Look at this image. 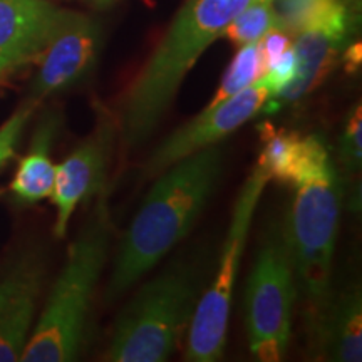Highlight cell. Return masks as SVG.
<instances>
[{"label": "cell", "mask_w": 362, "mask_h": 362, "mask_svg": "<svg viewBox=\"0 0 362 362\" xmlns=\"http://www.w3.org/2000/svg\"><path fill=\"white\" fill-rule=\"evenodd\" d=\"M292 35L284 30L282 27H275L270 33H267L257 45H259V59H260V71L262 76L269 69V66L275 59H279L287 49L292 47ZM260 76V78H262Z\"/></svg>", "instance_id": "obj_23"}, {"label": "cell", "mask_w": 362, "mask_h": 362, "mask_svg": "<svg viewBox=\"0 0 362 362\" xmlns=\"http://www.w3.org/2000/svg\"><path fill=\"white\" fill-rule=\"evenodd\" d=\"M221 170L223 149L214 144L158 175L117 245L106 304L123 297L188 237L218 185Z\"/></svg>", "instance_id": "obj_1"}, {"label": "cell", "mask_w": 362, "mask_h": 362, "mask_svg": "<svg viewBox=\"0 0 362 362\" xmlns=\"http://www.w3.org/2000/svg\"><path fill=\"white\" fill-rule=\"evenodd\" d=\"M349 30L351 16L349 11H346L336 19L297 34L292 42L293 52L297 56L296 78L267 99L265 110L270 112L277 110L280 104L296 103L322 83L336 64Z\"/></svg>", "instance_id": "obj_12"}, {"label": "cell", "mask_w": 362, "mask_h": 362, "mask_svg": "<svg viewBox=\"0 0 362 362\" xmlns=\"http://www.w3.org/2000/svg\"><path fill=\"white\" fill-rule=\"evenodd\" d=\"M107 194L106 189L96 194L94 208L69 245L66 264L52 285L21 361L67 362L78 359L90 304L111 250L115 226Z\"/></svg>", "instance_id": "obj_3"}, {"label": "cell", "mask_w": 362, "mask_h": 362, "mask_svg": "<svg viewBox=\"0 0 362 362\" xmlns=\"http://www.w3.org/2000/svg\"><path fill=\"white\" fill-rule=\"evenodd\" d=\"M99 25L83 13L61 11L51 39L42 51V62L30 86V99L61 93L88 74L99 49Z\"/></svg>", "instance_id": "obj_11"}, {"label": "cell", "mask_w": 362, "mask_h": 362, "mask_svg": "<svg viewBox=\"0 0 362 362\" xmlns=\"http://www.w3.org/2000/svg\"><path fill=\"white\" fill-rule=\"evenodd\" d=\"M37 104L39 103L34 99H27V103L22 104L19 110L0 126V170L16 155V148L21 141V136L24 133L30 116L34 115Z\"/></svg>", "instance_id": "obj_20"}, {"label": "cell", "mask_w": 362, "mask_h": 362, "mask_svg": "<svg viewBox=\"0 0 362 362\" xmlns=\"http://www.w3.org/2000/svg\"><path fill=\"white\" fill-rule=\"evenodd\" d=\"M206 265L198 253H180L143 284L117 315L104 361H168L192 322L203 293Z\"/></svg>", "instance_id": "obj_4"}, {"label": "cell", "mask_w": 362, "mask_h": 362, "mask_svg": "<svg viewBox=\"0 0 362 362\" xmlns=\"http://www.w3.org/2000/svg\"><path fill=\"white\" fill-rule=\"evenodd\" d=\"M279 25L272 0H253L225 27L223 35L235 45L242 47L245 44L259 42L267 33Z\"/></svg>", "instance_id": "obj_18"}, {"label": "cell", "mask_w": 362, "mask_h": 362, "mask_svg": "<svg viewBox=\"0 0 362 362\" xmlns=\"http://www.w3.org/2000/svg\"><path fill=\"white\" fill-rule=\"evenodd\" d=\"M317 359L359 362L362 359V298L357 287L330 297L319 322L309 330Z\"/></svg>", "instance_id": "obj_15"}, {"label": "cell", "mask_w": 362, "mask_h": 362, "mask_svg": "<svg viewBox=\"0 0 362 362\" xmlns=\"http://www.w3.org/2000/svg\"><path fill=\"white\" fill-rule=\"evenodd\" d=\"M297 74V56L293 52V47L287 49L282 56L275 59L274 62L269 66V69L265 71V74L262 76L259 81H262L267 88L270 89V96H274L275 93H279L285 84H288L296 78ZM269 96V98H270Z\"/></svg>", "instance_id": "obj_22"}, {"label": "cell", "mask_w": 362, "mask_h": 362, "mask_svg": "<svg viewBox=\"0 0 362 362\" xmlns=\"http://www.w3.org/2000/svg\"><path fill=\"white\" fill-rule=\"evenodd\" d=\"M117 121L101 106L94 131L61 165L56 166L51 200L56 206L54 235L66 237L71 216L86 198L104 189Z\"/></svg>", "instance_id": "obj_10"}, {"label": "cell", "mask_w": 362, "mask_h": 362, "mask_svg": "<svg viewBox=\"0 0 362 362\" xmlns=\"http://www.w3.org/2000/svg\"><path fill=\"white\" fill-rule=\"evenodd\" d=\"M260 59H259V45L257 42L245 44L238 49L237 56L233 57L232 64L226 69L223 79L216 89L215 96L205 107H215L225 99L235 96V94L242 93L248 86L260 79Z\"/></svg>", "instance_id": "obj_19"}, {"label": "cell", "mask_w": 362, "mask_h": 362, "mask_svg": "<svg viewBox=\"0 0 362 362\" xmlns=\"http://www.w3.org/2000/svg\"><path fill=\"white\" fill-rule=\"evenodd\" d=\"M44 252L29 245L0 265V362L21 361L45 282Z\"/></svg>", "instance_id": "obj_9"}, {"label": "cell", "mask_w": 362, "mask_h": 362, "mask_svg": "<svg viewBox=\"0 0 362 362\" xmlns=\"http://www.w3.org/2000/svg\"><path fill=\"white\" fill-rule=\"evenodd\" d=\"M279 25L292 37L322 25L347 11L342 0H272Z\"/></svg>", "instance_id": "obj_17"}, {"label": "cell", "mask_w": 362, "mask_h": 362, "mask_svg": "<svg viewBox=\"0 0 362 362\" xmlns=\"http://www.w3.org/2000/svg\"><path fill=\"white\" fill-rule=\"evenodd\" d=\"M297 287L284 226H274L257 253L247 285L248 346L255 359L279 362L292 334Z\"/></svg>", "instance_id": "obj_7"}, {"label": "cell", "mask_w": 362, "mask_h": 362, "mask_svg": "<svg viewBox=\"0 0 362 362\" xmlns=\"http://www.w3.org/2000/svg\"><path fill=\"white\" fill-rule=\"evenodd\" d=\"M362 110L361 104L352 110L347 117L346 128L341 138V158L349 173L361 170L362 160Z\"/></svg>", "instance_id": "obj_21"}, {"label": "cell", "mask_w": 362, "mask_h": 362, "mask_svg": "<svg viewBox=\"0 0 362 362\" xmlns=\"http://www.w3.org/2000/svg\"><path fill=\"white\" fill-rule=\"evenodd\" d=\"M342 210L341 180L332 161L310 178L296 185L291 214L284 226L302 293L307 330L319 322L330 300L334 252Z\"/></svg>", "instance_id": "obj_5"}, {"label": "cell", "mask_w": 362, "mask_h": 362, "mask_svg": "<svg viewBox=\"0 0 362 362\" xmlns=\"http://www.w3.org/2000/svg\"><path fill=\"white\" fill-rule=\"evenodd\" d=\"M260 141L259 166L280 183L296 187L330 163L327 146L317 134L300 136L265 123L260 126Z\"/></svg>", "instance_id": "obj_14"}, {"label": "cell", "mask_w": 362, "mask_h": 362, "mask_svg": "<svg viewBox=\"0 0 362 362\" xmlns=\"http://www.w3.org/2000/svg\"><path fill=\"white\" fill-rule=\"evenodd\" d=\"M59 131L57 112H45L33 136L29 153L22 158L11 183V192L21 203H37L49 198L54 188L56 165L51 148Z\"/></svg>", "instance_id": "obj_16"}, {"label": "cell", "mask_w": 362, "mask_h": 362, "mask_svg": "<svg viewBox=\"0 0 362 362\" xmlns=\"http://www.w3.org/2000/svg\"><path fill=\"white\" fill-rule=\"evenodd\" d=\"M269 181V173L257 165L240 189L221 247L218 267L202 293L189 322L185 361L215 362L225 354L235 282L245 253L253 216Z\"/></svg>", "instance_id": "obj_6"}, {"label": "cell", "mask_w": 362, "mask_h": 362, "mask_svg": "<svg viewBox=\"0 0 362 362\" xmlns=\"http://www.w3.org/2000/svg\"><path fill=\"white\" fill-rule=\"evenodd\" d=\"M253 0H189L185 4L121 103L117 133L124 149L146 143L173 104L181 83L225 27Z\"/></svg>", "instance_id": "obj_2"}, {"label": "cell", "mask_w": 362, "mask_h": 362, "mask_svg": "<svg viewBox=\"0 0 362 362\" xmlns=\"http://www.w3.org/2000/svg\"><path fill=\"white\" fill-rule=\"evenodd\" d=\"M59 16L45 0H0V76L42 54Z\"/></svg>", "instance_id": "obj_13"}, {"label": "cell", "mask_w": 362, "mask_h": 362, "mask_svg": "<svg viewBox=\"0 0 362 362\" xmlns=\"http://www.w3.org/2000/svg\"><path fill=\"white\" fill-rule=\"evenodd\" d=\"M270 89L257 81L242 93L225 99L215 107H205L188 123L173 131L160 143L143 166L144 178H155L171 165L178 163L203 148L220 144L226 136L235 133L240 126L257 116L265 106Z\"/></svg>", "instance_id": "obj_8"}]
</instances>
